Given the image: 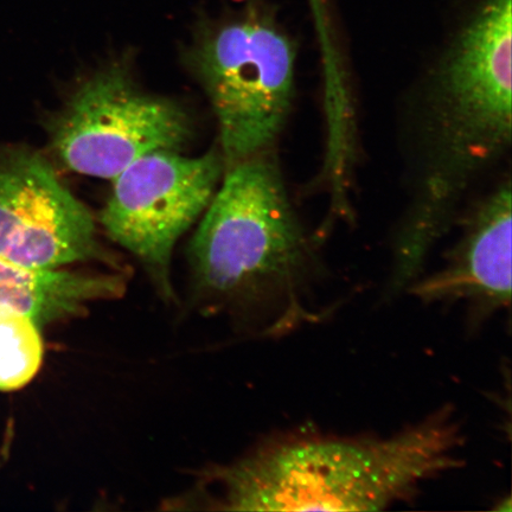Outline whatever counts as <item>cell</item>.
I'll return each instance as SVG.
<instances>
[{"label": "cell", "instance_id": "cell-7", "mask_svg": "<svg viewBox=\"0 0 512 512\" xmlns=\"http://www.w3.org/2000/svg\"><path fill=\"white\" fill-rule=\"evenodd\" d=\"M0 256L41 270L113 262L91 211L50 160L25 145L0 144Z\"/></svg>", "mask_w": 512, "mask_h": 512}, {"label": "cell", "instance_id": "cell-9", "mask_svg": "<svg viewBox=\"0 0 512 512\" xmlns=\"http://www.w3.org/2000/svg\"><path fill=\"white\" fill-rule=\"evenodd\" d=\"M125 288L121 275L41 270L0 256V307L24 313L40 328L85 315L89 305L120 298Z\"/></svg>", "mask_w": 512, "mask_h": 512}, {"label": "cell", "instance_id": "cell-8", "mask_svg": "<svg viewBox=\"0 0 512 512\" xmlns=\"http://www.w3.org/2000/svg\"><path fill=\"white\" fill-rule=\"evenodd\" d=\"M510 178L475 204L462 233L437 271L422 274L407 288L425 305L462 306L471 330L511 310Z\"/></svg>", "mask_w": 512, "mask_h": 512}, {"label": "cell", "instance_id": "cell-6", "mask_svg": "<svg viewBox=\"0 0 512 512\" xmlns=\"http://www.w3.org/2000/svg\"><path fill=\"white\" fill-rule=\"evenodd\" d=\"M226 171L221 151L198 157L157 151L112 179L100 222L170 291L169 268L176 243L207 210Z\"/></svg>", "mask_w": 512, "mask_h": 512}, {"label": "cell", "instance_id": "cell-1", "mask_svg": "<svg viewBox=\"0 0 512 512\" xmlns=\"http://www.w3.org/2000/svg\"><path fill=\"white\" fill-rule=\"evenodd\" d=\"M511 2L488 0L421 83L412 201L393 241V296L424 274L467 192L511 149Z\"/></svg>", "mask_w": 512, "mask_h": 512}, {"label": "cell", "instance_id": "cell-5", "mask_svg": "<svg viewBox=\"0 0 512 512\" xmlns=\"http://www.w3.org/2000/svg\"><path fill=\"white\" fill-rule=\"evenodd\" d=\"M43 124L63 168L111 181L149 153L181 152L194 134L188 112L147 92L124 61L83 76Z\"/></svg>", "mask_w": 512, "mask_h": 512}, {"label": "cell", "instance_id": "cell-10", "mask_svg": "<svg viewBox=\"0 0 512 512\" xmlns=\"http://www.w3.org/2000/svg\"><path fill=\"white\" fill-rule=\"evenodd\" d=\"M40 329L24 313L0 307V392H14L35 379L44 355Z\"/></svg>", "mask_w": 512, "mask_h": 512}, {"label": "cell", "instance_id": "cell-3", "mask_svg": "<svg viewBox=\"0 0 512 512\" xmlns=\"http://www.w3.org/2000/svg\"><path fill=\"white\" fill-rule=\"evenodd\" d=\"M320 245L300 221L271 151L224 171L189 259L204 294L232 307L256 335L277 338L324 323L341 304L320 294Z\"/></svg>", "mask_w": 512, "mask_h": 512}, {"label": "cell", "instance_id": "cell-11", "mask_svg": "<svg viewBox=\"0 0 512 512\" xmlns=\"http://www.w3.org/2000/svg\"><path fill=\"white\" fill-rule=\"evenodd\" d=\"M313 15H315L317 28L322 40L323 50L326 57L335 54L334 44L329 35L328 17H326L325 0H310Z\"/></svg>", "mask_w": 512, "mask_h": 512}, {"label": "cell", "instance_id": "cell-4", "mask_svg": "<svg viewBox=\"0 0 512 512\" xmlns=\"http://www.w3.org/2000/svg\"><path fill=\"white\" fill-rule=\"evenodd\" d=\"M185 60L213 108L226 169L273 151L292 110L297 53L271 16L246 6L209 19Z\"/></svg>", "mask_w": 512, "mask_h": 512}, {"label": "cell", "instance_id": "cell-2", "mask_svg": "<svg viewBox=\"0 0 512 512\" xmlns=\"http://www.w3.org/2000/svg\"><path fill=\"white\" fill-rule=\"evenodd\" d=\"M464 419L451 403L386 437L296 428L220 472L232 511H382L465 465Z\"/></svg>", "mask_w": 512, "mask_h": 512}]
</instances>
